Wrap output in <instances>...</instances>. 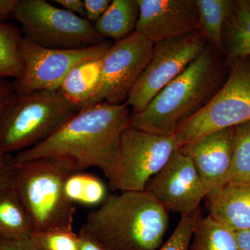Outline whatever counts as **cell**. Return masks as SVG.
<instances>
[{"label": "cell", "instance_id": "obj_17", "mask_svg": "<svg viewBox=\"0 0 250 250\" xmlns=\"http://www.w3.org/2000/svg\"><path fill=\"white\" fill-rule=\"evenodd\" d=\"M33 232L30 217L12 181L0 188V238L27 239Z\"/></svg>", "mask_w": 250, "mask_h": 250}, {"label": "cell", "instance_id": "obj_16", "mask_svg": "<svg viewBox=\"0 0 250 250\" xmlns=\"http://www.w3.org/2000/svg\"><path fill=\"white\" fill-rule=\"evenodd\" d=\"M103 59L80 62L67 74L61 85L64 96L76 105L79 111L95 98L103 85Z\"/></svg>", "mask_w": 250, "mask_h": 250}, {"label": "cell", "instance_id": "obj_24", "mask_svg": "<svg viewBox=\"0 0 250 250\" xmlns=\"http://www.w3.org/2000/svg\"><path fill=\"white\" fill-rule=\"evenodd\" d=\"M250 184V121L236 126L228 184Z\"/></svg>", "mask_w": 250, "mask_h": 250}, {"label": "cell", "instance_id": "obj_33", "mask_svg": "<svg viewBox=\"0 0 250 250\" xmlns=\"http://www.w3.org/2000/svg\"><path fill=\"white\" fill-rule=\"evenodd\" d=\"M80 236V248L79 250H108L98 241L90 238L88 235L79 231Z\"/></svg>", "mask_w": 250, "mask_h": 250}, {"label": "cell", "instance_id": "obj_30", "mask_svg": "<svg viewBox=\"0 0 250 250\" xmlns=\"http://www.w3.org/2000/svg\"><path fill=\"white\" fill-rule=\"evenodd\" d=\"M0 250H44L39 246L31 237L27 239L18 241L0 238Z\"/></svg>", "mask_w": 250, "mask_h": 250}, {"label": "cell", "instance_id": "obj_5", "mask_svg": "<svg viewBox=\"0 0 250 250\" xmlns=\"http://www.w3.org/2000/svg\"><path fill=\"white\" fill-rule=\"evenodd\" d=\"M78 112L60 89L16 94L0 123V153L14 155L40 144Z\"/></svg>", "mask_w": 250, "mask_h": 250}, {"label": "cell", "instance_id": "obj_10", "mask_svg": "<svg viewBox=\"0 0 250 250\" xmlns=\"http://www.w3.org/2000/svg\"><path fill=\"white\" fill-rule=\"evenodd\" d=\"M113 43L105 41L88 48L49 49L36 45L23 36L20 54L24 64L22 76L13 82L16 94L59 90L67 74L80 62L103 58Z\"/></svg>", "mask_w": 250, "mask_h": 250}, {"label": "cell", "instance_id": "obj_23", "mask_svg": "<svg viewBox=\"0 0 250 250\" xmlns=\"http://www.w3.org/2000/svg\"><path fill=\"white\" fill-rule=\"evenodd\" d=\"M22 30L13 23L0 22V77L18 80L24 72L20 54Z\"/></svg>", "mask_w": 250, "mask_h": 250}, {"label": "cell", "instance_id": "obj_3", "mask_svg": "<svg viewBox=\"0 0 250 250\" xmlns=\"http://www.w3.org/2000/svg\"><path fill=\"white\" fill-rule=\"evenodd\" d=\"M220 72L214 54L207 47L143 111L131 113L129 126L159 136H174L220 89Z\"/></svg>", "mask_w": 250, "mask_h": 250}, {"label": "cell", "instance_id": "obj_20", "mask_svg": "<svg viewBox=\"0 0 250 250\" xmlns=\"http://www.w3.org/2000/svg\"><path fill=\"white\" fill-rule=\"evenodd\" d=\"M108 186L95 174L85 171H75L64 182L63 191L69 202L73 205L98 208L108 194Z\"/></svg>", "mask_w": 250, "mask_h": 250}, {"label": "cell", "instance_id": "obj_27", "mask_svg": "<svg viewBox=\"0 0 250 250\" xmlns=\"http://www.w3.org/2000/svg\"><path fill=\"white\" fill-rule=\"evenodd\" d=\"M16 95L13 83H11L7 78L0 77V123Z\"/></svg>", "mask_w": 250, "mask_h": 250}, {"label": "cell", "instance_id": "obj_31", "mask_svg": "<svg viewBox=\"0 0 250 250\" xmlns=\"http://www.w3.org/2000/svg\"><path fill=\"white\" fill-rule=\"evenodd\" d=\"M53 2L62 6L72 14L83 18H86L84 1L82 0H54Z\"/></svg>", "mask_w": 250, "mask_h": 250}, {"label": "cell", "instance_id": "obj_22", "mask_svg": "<svg viewBox=\"0 0 250 250\" xmlns=\"http://www.w3.org/2000/svg\"><path fill=\"white\" fill-rule=\"evenodd\" d=\"M189 250H239L234 231L210 215H199Z\"/></svg>", "mask_w": 250, "mask_h": 250}, {"label": "cell", "instance_id": "obj_12", "mask_svg": "<svg viewBox=\"0 0 250 250\" xmlns=\"http://www.w3.org/2000/svg\"><path fill=\"white\" fill-rule=\"evenodd\" d=\"M146 190L156 197L167 212L193 214L207 197L193 163L180 149L171 156L162 170L148 182Z\"/></svg>", "mask_w": 250, "mask_h": 250}, {"label": "cell", "instance_id": "obj_34", "mask_svg": "<svg viewBox=\"0 0 250 250\" xmlns=\"http://www.w3.org/2000/svg\"><path fill=\"white\" fill-rule=\"evenodd\" d=\"M239 250H250V229L235 232Z\"/></svg>", "mask_w": 250, "mask_h": 250}, {"label": "cell", "instance_id": "obj_7", "mask_svg": "<svg viewBox=\"0 0 250 250\" xmlns=\"http://www.w3.org/2000/svg\"><path fill=\"white\" fill-rule=\"evenodd\" d=\"M179 149L174 136L149 134L128 126L105 176L110 192L141 191Z\"/></svg>", "mask_w": 250, "mask_h": 250}, {"label": "cell", "instance_id": "obj_13", "mask_svg": "<svg viewBox=\"0 0 250 250\" xmlns=\"http://www.w3.org/2000/svg\"><path fill=\"white\" fill-rule=\"evenodd\" d=\"M135 32L154 43L200 31L196 0H138Z\"/></svg>", "mask_w": 250, "mask_h": 250}, {"label": "cell", "instance_id": "obj_29", "mask_svg": "<svg viewBox=\"0 0 250 250\" xmlns=\"http://www.w3.org/2000/svg\"><path fill=\"white\" fill-rule=\"evenodd\" d=\"M14 166V155L0 153V188L12 182Z\"/></svg>", "mask_w": 250, "mask_h": 250}, {"label": "cell", "instance_id": "obj_18", "mask_svg": "<svg viewBox=\"0 0 250 250\" xmlns=\"http://www.w3.org/2000/svg\"><path fill=\"white\" fill-rule=\"evenodd\" d=\"M139 17L138 0H113L104 14L93 24L102 37L117 42L135 32Z\"/></svg>", "mask_w": 250, "mask_h": 250}, {"label": "cell", "instance_id": "obj_11", "mask_svg": "<svg viewBox=\"0 0 250 250\" xmlns=\"http://www.w3.org/2000/svg\"><path fill=\"white\" fill-rule=\"evenodd\" d=\"M154 46V42L137 32L115 42L103 59L101 89L82 109L101 103H126L152 57Z\"/></svg>", "mask_w": 250, "mask_h": 250}, {"label": "cell", "instance_id": "obj_15", "mask_svg": "<svg viewBox=\"0 0 250 250\" xmlns=\"http://www.w3.org/2000/svg\"><path fill=\"white\" fill-rule=\"evenodd\" d=\"M209 215L231 231L250 229V184H227L207 197Z\"/></svg>", "mask_w": 250, "mask_h": 250}, {"label": "cell", "instance_id": "obj_6", "mask_svg": "<svg viewBox=\"0 0 250 250\" xmlns=\"http://www.w3.org/2000/svg\"><path fill=\"white\" fill-rule=\"evenodd\" d=\"M11 19L21 24L24 38L45 48H88L106 41L86 18L45 0H20Z\"/></svg>", "mask_w": 250, "mask_h": 250}, {"label": "cell", "instance_id": "obj_9", "mask_svg": "<svg viewBox=\"0 0 250 250\" xmlns=\"http://www.w3.org/2000/svg\"><path fill=\"white\" fill-rule=\"evenodd\" d=\"M206 48L207 39L200 31L154 43L152 57L125 103L131 110V114L143 111Z\"/></svg>", "mask_w": 250, "mask_h": 250}, {"label": "cell", "instance_id": "obj_1", "mask_svg": "<svg viewBox=\"0 0 250 250\" xmlns=\"http://www.w3.org/2000/svg\"><path fill=\"white\" fill-rule=\"evenodd\" d=\"M131 109L126 103H99L80 110L45 141L14 154L16 164L42 157L67 158L80 171L97 167L106 174L129 126Z\"/></svg>", "mask_w": 250, "mask_h": 250}, {"label": "cell", "instance_id": "obj_4", "mask_svg": "<svg viewBox=\"0 0 250 250\" xmlns=\"http://www.w3.org/2000/svg\"><path fill=\"white\" fill-rule=\"evenodd\" d=\"M80 171L64 157H42L16 164L13 182L30 217L34 232L73 228L76 205L67 200L64 182Z\"/></svg>", "mask_w": 250, "mask_h": 250}, {"label": "cell", "instance_id": "obj_26", "mask_svg": "<svg viewBox=\"0 0 250 250\" xmlns=\"http://www.w3.org/2000/svg\"><path fill=\"white\" fill-rule=\"evenodd\" d=\"M199 210L193 214L182 215L168 239L157 250H189Z\"/></svg>", "mask_w": 250, "mask_h": 250}, {"label": "cell", "instance_id": "obj_32", "mask_svg": "<svg viewBox=\"0 0 250 250\" xmlns=\"http://www.w3.org/2000/svg\"><path fill=\"white\" fill-rule=\"evenodd\" d=\"M20 0H0V22L11 18Z\"/></svg>", "mask_w": 250, "mask_h": 250}, {"label": "cell", "instance_id": "obj_28", "mask_svg": "<svg viewBox=\"0 0 250 250\" xmlns=\"http://www.w3.org/2000/svg\"><path fill=\"white\" fill-rule=\"evenodd\" d=\"M111 0H84L86 19L95 22L111 4Z\"/></svg>", "mask_w": 250, "mask_h": 250}, {"label": "cell", "instance_id": "obj_25", "mask_svg": "<svg viewBox=\"0 0 250 250\" xmlns=\"http://www.w3.org/2000/svg\"><path fill=\"white\" fill-rule=\"evenodd\" d=\"M31 237L44 250H79L80 248V236L73 228L33 232Z\"/></svg>", "mask_w": 250, "mask_h": 250}, {"label": "cell", "instance_id": "obj_21", "mask_svg": "<svg viewBox=\"0 0 250 250\" xmlns=\"http://www.w3.org/2000/svg\"><path fill=\"white\" fill-rule=\"evenodd\" d=\"M200 31L207 40L224 52V30L233 11L231 0H196Z\"/></svg>", "mask_w": 250, "mask_h": 250}, {"label": "cell", "instance_id": "obj_19", "mask_svg": "<svg viewBox=\"0 0 250 250\" xmlns=\"http://www.w3.org/2000/svg\"><path fill=\"white\" fill-rule=\"evenodd\" d=\"M224 52L228 63L250 58V0L234 1L231 14L225 25Z\"/></svg>", "mask_w": 250, "mask_h": 250}, {"label": "cell", "instance_id": "obj_14", "mask_svg": "<svg viewBox=\"0 0 250 250\" xmlns=\"http://www.w3.org/2000/svg\"><path fill=\"white\" fill-rule=\"evenodd\" d=\"M235 129L236 126L218 130L179 148L191 159L207 197L228 184Z\"/></svg>", "mask_w": 250, "mask_h": 250}, {"label": "cell", "instance_id": "obj_2", "mask_svg": "<svg viewBox=\"0 0 250 250\" xmlns=\"http://www.w3.org/2000/svg\"><path fill=\"white\" fill-rule=\"evenodd\" d=\"M168 223V212L148 190L110 192L79 231L108 250H157Z\"/></svg>", "mask_w": 250, "mask_h": 250}, {"label": "cell", "instance_id": "obj_8", "mask_svg": "<svg viewBox=\"0 0 250 250\" xmlns=\"http://www.w3.org/2000/svg\"><path fill=\"white\" fill-rule=\"evenodd\" d=\"M230 65L228 80L209 103L174 134L179 149L210 133L250 121V58Z\"/></svg>", "mask_w": 250, "mask_h": 250}]
</instances>
